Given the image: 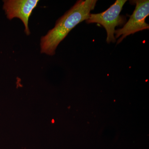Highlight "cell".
<instances>
[{"label":"cell","mask_w":149,"mask_h":149,"mask_svg":"<svg viewBox=\"0 0 149 149\" xmlns=\"http://www.w3.org/2000/svg\"><path fill=\"white\" fill-rule=\"evenodd\" d=\"M97 0L77 1L70 9L58 19L55 27L40 41L41 53L53 56L59 44L76 25L89 18L95 7Z\"/></svg>","instance_id":"6da1fadb"},{"label":"cell","mask_w":149,"mask_h":149,"mask_svg":"<svg viewBox=\"0 0 149 149\" xmlns=\"http://www.w3.org/2000/svg\"><path fill=\"white\" fill-rule=\"evenodd\" d=\"M126 1V0H116L106 10L100 13H91L89 18L85 20L88 24L97 23L104 27L107 31L108 43L116 42L114 36L115 28L125 23L126 18L120 15V13Z\"/></svg>","instance_id":"7a4b0ae2"},{"label":"cell","mask_w":149,"mask_h":149,"mask_svg":"<svg viewBox=\"0 0 149 149\" xmlns=\"http://www.w3.org/2000/svg\"><path fill=\"white\" fill-rule=\"evenodd\" d=\"M130 3L136 5L135 10L128 21L121 29L115 30L116 39L121 36L117 42L119 44L125 37L142 30L149 29V24L146 22L149 15V0H135Z\"/></svg>","instance_id":"3957f363"},{"label":"cell","mask_w":149,"mask_h":149,"mask_svg":"<svg viewBox=\"0 0 149 149\" xmlns=\"http://www.w3.org/2000/svg\"><path fill=\"white\" fill-rule=\"evenodd\" d=\"M38 0H5L3 1V9L10 20L19 19L23 22L26 35H30L28 27L29 17L39 3Z\"/></svg>","instance_id":"277c9868"}]
</instances>
